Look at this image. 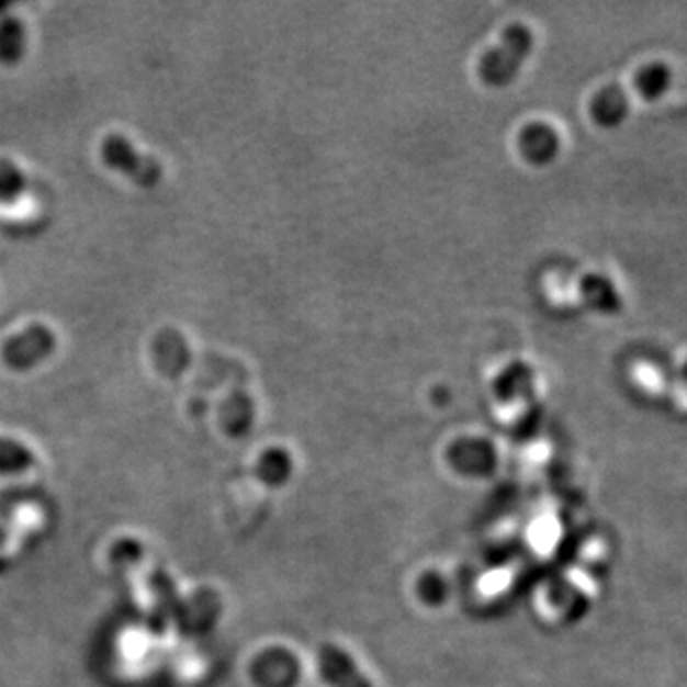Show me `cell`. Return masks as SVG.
Wrapping results in <instances>:
<instances>
[{
    "label": "cell",
    "mask_w": 687,
    "mask_h": 687,
    "mask_svg": "<svg viewBox=\"0 0 687 687\" xmlns=\"http://www.w3.org/2000/svg\"><path fill=\"white\" fill-rule=\"evenodd\" d=\"M534 50L533 31L526 23H510L493 48L480 59V79L489 88L510 87Z\"/></svg>",
    "instance_id": "1"
},
{
    "label": "cell",
    "mask_w": 687,
    "mask_h": 687,
    "mask_svg": "<svg viewBox=\"0 0 687 687\" xmlns=\"http://www.w3.org/2000/svg\"><path fill=\"white\" fill-rule=\"evenodd\" d=\"M634 85H637L638 94L642 95L645 102H657L673 85V71L666 64L653 61L638 71Z\"/></svg>",
    "instance_id": "10"
},
{
    "label": "cell",
    "mask_w": 687,
    "mask_h": 687,
    "mask_svg": "<svg viewBox=\"0 0 687 687\" xmlns=\"http://www.w3.org/2000/svg\"><path fill=\"white\" fill-rule=\"evenodd\" d=\"M319 676L330 687H373L358 663L335 644H325L317 651Z\"/></svg>",
    "instance_id": "4"
},
{
    "label": "cell",
    "mask_w": 687,
    "mask_h": 687,
    "mask_svg": "<svg viewBox=\"0 0 687 687\" xmlns=\"http://www.w3.org/2000/svg\"><path fill=\"white\" fill-rule=\"evenodd\" d=\"M25 188V178L12 162L0 161V201L8 203L20 198Z\"/></svg>",
    "instance_id": "12"
},
{
    "label": "cell",
    "mask_w": 687,
    "mask_h": 687,
    "mask_svg": "<svg viewBox=\"0 0 687 687\" xmlns=\"http://www.w3.org/2000/svg\"><path fill=\"white\" fill-rule=\"evenodd\" d=\"M581 299L586 307L600 315L621 314L624 307L619 289L604 273H588L581 281Z\"/></svg>",
    "instance_id": "7"
},
{
    "label": "cell",
    "mask_w": 687,
    "mask_h": 687,
    "mask_svg": "<svg viewBox=\"0 0 687 687\" xmlns=\"http://www.w3.org/2000/svg\"><path fill=\"white\" fill-rule=\"evenodd\" d=\"M155 365L167 376L182 374L191 361L190 346L176 330H162L154 344Z\"/></svg>",
    "instance_id": "8"
},
{
    "label": "cell",
    "mask_w": 687,
    "mask_h": 687,
    "mask_svg": "<svg viewBox=\"0 0 687 687\" xmlns=\"http://www.w3.org/2000/svg\"><path fill=\"white\" fill-rule=\"evenodd\" d=\"M54 348H56L54 333L44 325H33L4 344L2 359L10 369L27 371L52 356Z\"/></svg>",
    "instance_id": "3"
},
{
    "label": "cell",
    "mask_w": 687,
    "mask_h": 687,
    "mask_svg": "<svg viewBox=\"0 0 687 687\" xmlns=\"http://www.w3.org/2000/svg\"><path fill=\"white\" fill-rule=\"evenodd\" d=\"M103 161L117 172L128 176L132 182L144 185V188H154L155 183L161 180L162 169L154 157L142 155L132 147L128 139L123 136L113 134L110 138H105L102 146Z\"/></svg>",
    "instance_id": "2"
},
{
    "label": "cell",
    "mask_w": 687,
    "mask_h": 687,
    "mask_svg": "<svg viewBox=\"0 0 687 687\" xmlns=\"http://www.w3.org/2000/svg\"><path fill=\"white\" fill-rule=\"evenodd\" d=\"M519 154L533 167H549L562 151L560 132L549 123H529L518 134Z\"/></svg>",
    "instance_id": "5"
},
{
    "label": "cell",
    "mask_w": 687,
    "mask_h": 687,
    "mask_svg": "<svg viewBox=\"0 0 687 687\" xmlns=\"http://www.w3.org/2000/svg\"><path fill=\"white\" fill-rule=\"evenodd\" d=\"M629 94L619 85L600 88L590 102V115L601 128H619L629 119Z\"/></svg>",
    "instance_id": "6"
},
{
    "label": "cell",
    "mask_w": 687,
    "mask_h": 687,
    "mask_svg": "<svg viewBox=\"0 0 687 687\" xmlns=\"http://www.w3.org/2000/svg\"><path fill=\"white\" fill-rule=\"evenodd\" d=\"M35 464V454L27 446L12 438H0V474L20 475Z\"/></svg>",
    "instance_id": "11"
},
{
    "label": "cell",
    "mask_w": 687,
    "mask_h": 687,
    "mask_svg": "<svg viewBox=\"0 0 687 687\" xmlns=\"http://www.w3.org/2000/svg\"><path fill=\"white\" fill-rule=\"evenodd\" d=\"M684 379H686V382H687V361H686V365H684Z\"/></svg>",
    "instance_id": "13"
},
{
    "label": "cell",
    "mask_w": 687,
    "mask_h": 687,
    "mask_svg": "<svg viewBox=\"0 0 687 687\" xmlns=\"http://www.w3.org/2000/svg\"><path fill=\"white\" fill-rule=\"evenodd\" d=\"M495 387H497V394L500 395V399H505V402L526 397V395L533 392V367L526 363V361H513L510 365H506L503 369V373L498 374Z\"/></svg>",
    "instance_id": "9"
}]
</instances>
